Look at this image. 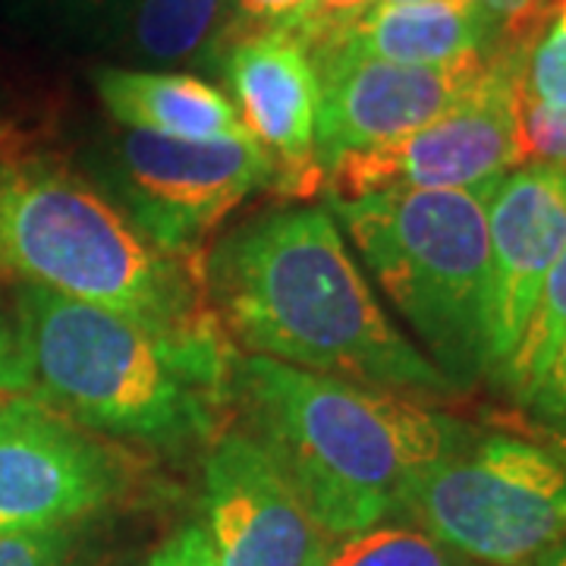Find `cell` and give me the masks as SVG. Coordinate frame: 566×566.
I'll list each match as a JSON object with an SVG mask.
<instances>
[{"instance_id":"obj_17","label":"cell","mask_w":566,"mask_h":566,"mask_svg":"<svg viewBox=\"0 0 566 566\" xmlns=\"http://www.w3.org/2000/svg\"><path fill=\"white\" fill-rule=\"evenodd\" d=\"M566 344V249L554 268L547 271L545 283L535 296L532 315L526 327L520 334V340L513 346V353L506 356L504 365L494 371L501 375L513 397L528 403V397L535 394V387L542 385L545 371L554 363V356Z\"/></svg>"},{"instance_id":"obj_16","label":"cell","mask_w":566,"mask_h":566,"mask_svg":"<svg viewBox=\"0 0 566 566\" xmlns=\"http://www.w3.org/2000/svg\"><path fill=\"white\" fill-rule=\"evenodd\" d=\"M120 51L142 63H218L227 0H129Z\"/></svg>"},{"instance_id":"obj_18","label":"cell","mask_w":566,"mask_h":566,"mask_svg":"<svg viewBox=\"0 0 566 566\" xmlns=\"http://www.w3.org/2000/svg\"><path fill=\"white\" fill-rule=\"evenodd\" d=\"M322 566H479L463 554L450 551L419 526L363 528L340 538V545L327 551Z\"/></svg>"},{"instance_id":"obj_8","label":"cell","mask_w":566,"mask_h":566,"mask_svg":"<svg viewBox=\"0 0 566 566\" xmlns=\"http://www.w3.org/2000/svg\"><path fill=\"white\" fill-rule=\"evenodd\" d=\"M523 57L494 54V66L463 104L400 139L327 164V199L353 202L397 189H472L526 164L520 139Z\"/></svg>"},{"instance_id":"obj_20","label":"cell","mask_w":566,"mask_h":566,"mask_svg":"<svg viewBox=\"0 0 566 566\" xmlns=\"http://www.w3.org/2000/svg\"><path fill=\"white\" fill-rule=\"evenodd\" d=\"M312 13V0H227V25H223L218 63L230 44L259 35H293L300 41Z\"/></svg>"},{"instance_id":"obj_1","label":"cell","mask_w":566,"mask_h":566,"mask_svg":"<svg viewBox=\"0 0 566 566\" xmlns=\"http://www.w3.org/2000/svg\"><path fill=\"white\" fill-rule=\"evenodd\" d=\"M205 300L252 356L397 394H453L371 293L327 208H277L202 255Z\"/></svg>"},{"instance_id":"obj_4","label":"cell","mask_w":566,"mask_h":566,"mask_svg":"<svg viewBox=\"0 0 566 566\" xmlns=\"http://www.w3.org/2000/svg\"><path fill=\"white\" fill-rule=\"evenodd\" d=\"M0 274L158 327L214 315L202 255L151 243L104 189L22 142L0 155Z\"/></svg>"},{"instance_id":"obj_13","label":"cell","mask_w":566,"mask_h":566,"mask_svg":"<svg viewBox=\"0 0 566 566\" xmlns=\"http://www.w3.org/2000/svg\"><path fill=\"white\" fill-rule=\"evenodd\" d=\"M221 73L245 133L274 164V189L286 199H308L324 182L318 161L322 82L303 41L259 35L230 44Z\"/></svg>"},{"instance_id":"obj_2","label":"cell","mask_w":566,"mask_h":566,"mask_svg":"<svg viewBox=\"0 0 566 566\" xmlns=\"http://www.w3.org/2000/svg\"><path fill=\"white\" fill-rule=\"evenodd\" d=\"M17 334L29 394L95 434L167 450L199 444L214 438L233 397L240 356L214 315L158 327L22 283Z\"/></svg>"},{"instance_id":"obj_11","label":"cell","mask_w":566,"mask_h":566,"mask_svg":"<svg viewBox=\"0 0 566 566\" xmlns=\"http://www.w3.org/2000/svg\"><path fill=\"white\" fill-rule=\"evenodd\" d=\"M205 532L218 566H322L331 551V538L245 431H227L208 450Z\"/></svg>"},{"instance_id":"obj_30","label":"cell","mask_w":566,"mask_h":566,"mask_svg":"<svg viewBox=\"0 0 566 566\" xmlns=\"http://www.w3.org/2000/svg\"><path fill=\"white\" fill-rule=\"evenodd\" d=\"M371 3H422V0H371Z\"/></svg>"},{"instance_id":"obj_19","label":"cell","mask_w":566,"mask_h":566,"mask_svg":"<svg viewBox=\"0 0 566 566\" xmlns=\"http://www.w3.org/2000/svg\"><path fill=\"white\" fill-rule=\"evenodd\" d=\"M523 98L566 107V0H557L523 57Z\"/></svg>"},{"instance_id":"obj_25","label":"cell","mask_w":566,"mask_h":566,"mask_svg":"<svg viewBox=\"0 0 566 566\" xmlns=\"http://www.w3.org/2000/svg\"><path fill=\"white\" fill-rule=\"evenodd\" d=\"M20 10L29 13H44L51 20L85 22L95 17H123L129 0H10Z\"/></svg>"},{"instance_id":"obj_14","label":"cell","mask_w":566,"mask_h":566,"mask_svg":"<svg viewBox=\"0 0 566 566\" xmlns=\"http://www.w3.org/2000/svg\"><path fill=\"white\" fill-rule=\"evenodd\" d=\"M327 51L406 66H441L494 54V25L475 0L371 3L344 32L312 48L308 57Z\"/></svg>"},{"instance_id":"obj_7","label":"cell","mask_w":566,"mask_h":566,"mask_svg":"<svg viewBox=\"0 0 566 566\" xmlns=\"http://www.w3.org/2000/svg\"><path fill=\"white\" fill-rule=\"evenodd\" d=\"M259 189H274V164L252 136L170 139L123 129L107 148L104 192L177 255H202L205 240Z\"/></svg>"},{"instance_id":"obj_12","label":"cell","mask_w":566,"mask_h":566,"mask_svg":"<svg viewBox=\"0 0 566 566\" xmlns=\"http://www.w3.org/2000/svg\"><path fill=\"white\" fill-rule=\"evenodd\" d=\"M566 249V167H513L488 199V375L513 353L547 271Z\"/></svg>"},{"instance_id":"obj_21","label":"cell","mask_w":566,"mask_h":566,"mask_svg":"<svg viewBox=\"0 0 566 566\" xmlns=\"http://www.w3.org/2000/svg\"><path fill=\"white\" fill-rule=\"evenodd\" d=\"M520 139L528 161L566 167V107L520 98Z\"/></svg>"},{"instance_id":"obj_5","label":"cell","mask_w":566,"mask_h":566,"mask_svg":"<svg viewBox=\"0 0 566 566\" xmlns=\"http://www.w3.org/2000/svg\"><path fill=\"white\" fill-rule=\"evenodd\" d=\"M497 182L397 189L327 205L457 390L488 375V199Z\"/></svg>"},{"instance_id":"obj_29","label":"cell","mask_w":566,"mask_h":566,"mask_svg":"<svg viewBox=\"0 0 566 566\" xmlns=\"http://www.w3.org/2000/svg\"><path fill=\"white\" fill-rule=\"evenodd\" d=\"M17 145H20V139H17L7 126H0V155L10 151V148H17Z\"/></svg>"},{"instance_id":"obj_6","label":"cell","mask_w":566,"mask_h":566,"mask_svg":"<svg viewBox=\"0 0 566 566\" xmlns=\"http://www.w3.org/2000/svg\"><path fill=\"white\" fill-rule=\"evenodd\" d=\"M403 516L472 564H532L566 538V453L488 434L422 475Z\"/></svg>"},{"instance_id":"obj_15","label":"cell","mask_w":566,"mask_h":566,"mask_svg":"<svg viewBox=\"0 0 566 566\" xmlns=\"http://www.w3.org/2000/svg\"><path fill=\"white\" fill-rule=\"evenodd\" d=\"M98 102L123 129L158 133L170 139L249 136L237 104L218 85L167 70L98 66L92 73Z\"/></svg>"},{"instance_id":"obj_3","label":"cell","mask_w":566,"mask_h":566,"mask_svg":"<svg viewBox=\"0 0 566 566\" xmlns=\"http://www.w3.org/2000/svg\"><path fill=\"white\" fill-rule=\"evenodd\" d=\"M233 397L327 538L403 516L416 482L469 444L463 422L406 394L252 353L237 359Z\"/></svg>"},{"instance_id":"obj_26","label":"cell","mask_w":566,"mask_h":566,"mask_svg":"<svg viewBox=\"0 0 566 566\" xmlns=\"http://www.w3.org/2000/svg\"><path fill=\"white\" fill-rule=\"evenodd\" d=\"M20 394H29V375L20 349L17 322L10 324L0 315V406Z\"/></svg>"},{"instance_id":"obj_24","label":"cell","mask_w":566,"mask_h":566,"mask_svg":"<svg viewBox=\"0 0 566 566\" xmlns=\"http://www.w3.org/2000/svg\"><path fill=\"white\" fill-rule=\"evenodd\" d=\"M148 566H218V557H214V547H211V538L205 526H182L180 532H174L167 542H164Z\"/></svg>"},{"instance_id":"obj_10","label":"cell","mask_w":566,"mask_h":566,"mask_svg":"<svg viewBox=\"0 0 566 566\" xmlns=\"http://www.w3.org/2000/svg\"><path fill=\"white\" fill-rule=\"evenodd\" d=\"M312 63L322 82L315 145L327 170L340 155L400 139L463 104L491 76L494 57L475 54L441 66H406L327 51Z\"/></svg>"},{"instance_id":"obj_9","label":"cell","mask_w":566,"mask_h":566,"mask_svg":"<svg viewBox=\"0 0 566 566\" xmlns=\"http://www.w3.org/2000/svg\"><path fill=\"white\" fill-rule=\"evenodd\" d=\"M129 465L35 394L0 406V532L73 528L114 504Z\"/></svg>"},{"instance_id":"obj_28","label":"cell","mask_w":566,"mask_h":566,"mask_svg":"<svg viewBox=\"0 0 566 566\" xmlns=\"http://www.w3.org/2000/svg\"><path fill=\"white\" fill-rule=\"evenodd\" d=\"M532 566H566V538L545 547V551L532 560Z\"/></svg>"},{"instance_id":"obj_22","label":"cell","mask_w":566,"mask_h":566,"mask_svg":"<svg viewBox=\"0 0 566 566\" xmlns=\"http://www.w3.org/2000/svg\"><path fill=\"white\" fill-rule=\"evenodd\" d=\"M0 566H76V538L54 532H0Z\"/></svg>"},{"instance_id":"obj_23","label":"cell","mask_w":566,"mask_h":566,"mask_svg":"<svg viewBox=\"0 0 566 566\" xmlns=\"http://www.w3.org/2000/svg\"><path fill=\"white\" fill-rule=\"evenodd\" d=\"M368 7H371V0H312V13H308V22L300 35L305 51H312L331 35L344 32L346 25L359 20Z\"/></svg>"},{"instance_id":"obj_27","label":"cell","mask_w":566,"mask_h":566,"mask_svg":"<svg viewBox=\"0 0 566 566\" xmlns=\"http://www.w3.org/2000/svg\"><path fill=\"white\" fill-rule=\"evenodd\" d=\"M528 403L535 406L545 419L566 428V344L554 356V363L545 371L542 385L535 387V394L528 397Z\"/></svg>"}]
</instances>
